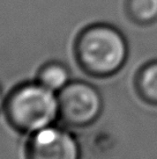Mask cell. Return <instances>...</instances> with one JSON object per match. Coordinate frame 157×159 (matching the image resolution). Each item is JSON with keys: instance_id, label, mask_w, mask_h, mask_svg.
Wrapping results in <instances>:
<instances>
[{"instance_id": "6da1fadb", "label": "cell", "mask_w": 157, "mask_h": 159, "mask_svg": "<svg viewBox=\"0 0 157 159\" xmlns=\"http://www.w3.org/2000/svg\"><path fill=\"white\" fill-rule=\"evenodd\" d=\"M74 56L80 69L94 78H110L125 66L129 45L120 29L98 22L84 27L74 42Z\"/></svg>"}, {"instance_id": "7a4b0ae2", "label": "cell", "mask_w": 157, "mask_h": 159, "mask_svg": "<svg viewBox=\"0 0 157 159\" xmlns=\"http://www.w3.org/2000/svg\"><path fill=\"white\" fill-rule=\"evenodd\" d=\"M4 113L14 130L31 135L59 120L58 94L36 80L22 83L6 97Z\"/></svg>"}, {"instance_id": "3957f363", "label": "cell", "mask_w": 157, "mask_h": 159, "mask_svg": "<svg viewBox=\"0 0 157 159\" xmlns=\"http://www.w3.org/2000/svg\"><path fill=\"white\" fill-rule=\"evenodd\" d=\"M59 120L72 128H84L102 115L104 100L96 86L83 80H70L58 93Z\"/></svg>"}, {"instance_id": "277c9868", "label": "cell", "mask_w": 157, "mask_h": 159, "mask_svg": "<svg viewBox=\"0 0 157 159\" xmlns=\"http://www.w3.org/2000/svg\"><path fill=\"white\" fill-rule=\"evenodd\" d=\"M81 146L74 134L54 124L29 135L26 144V159H81Z\"/></svg>"}, {"instance_id": "5b68a950", "label": "cell", "mask_w": 157, "mask_h": 159, "mask_svg": "<svg viewBox=\"0 0 157 159\" xmlns=\"http://www.w3.org/2000/svg\"><path fill=\"white\" fill-rule=\"evenodd\" d=\"M136 95L150 106H157V59L144 63L134 77Z\"/></svg>"}, {"instance_id": "8992f818", "label": "cell", "mask_w": 157, "mask_h": 159, "mask_svg": "<svg viewBox=\"0 0 157 159\" xmlns=\"http://www.w3.org/2000/svg\"><path fill=\"white\" fill-rule=\"evenodd\" d=\"M36 81H38L44 87L58 94L70 83V70L65 64L60 62H48L42 65L38 70L36 75Z\"/></svg>"}, {"instance_id": "52a82bcc", "label": "cell", "mask_w": 157, "mask_h": 159, "mask_svg": "<svg viewBox=\"0 0 157 159\" xmlns=\"http://www.w3.org/2000/svg\"><path fill=\"white\" fill-rule=\"evenodd\" d=\"M127 18L139 26L157 22V0H125Z\"/></svg>"}, {"instance_id": "ba28073f", "label": "cell", "mask_w": 157, "mask_h": 159, "mask_svg": "<svg viewBox=\"0 0 157 159\" xmlns=\"http://www.w3.org/2000/svg\"><path fill=\"white\" fill-rule=\"evenodd\" d=\"M5 100H6V98L4 97V93H2V89H1V86H0V113L4 111Z\"/></svg>"}]
</instances>
